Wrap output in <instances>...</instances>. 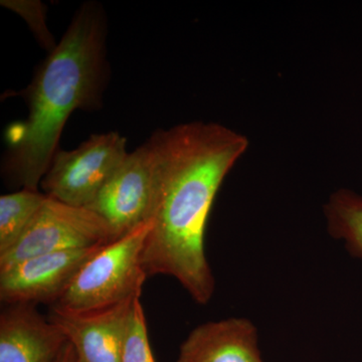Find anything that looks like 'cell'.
Returning a JSON list of instances; mask_svg holds the SVG:
<instances>
[{"mask_svg": "<svg viewBox=\"0 0 362 362\" xmlns=\"http://www.w3.org/2000/svg\"><path fill=\"white\" fill-rule=\"evenodd\" d=\"M156 156V187L145 243L147 275L180 283L197 303L216 288L204 239L214 199L249 147L246 136L216 123L181 124L149 140Z\"/></svg>", "mask_w": 362, "mask_h": 362, "instance_id": "6da1fadb", "label": "cell"}, {"mask_svg": "<svg viewBox=\"0 0 362 362\" xmlns=\"http://www.w3.org/2000/svg\"><path fill=\"white\" fill-rule=\"evenodd\" d=\"M105 23L86 4L26 90L28 116L6 130V173L25 189L37 190L69 117L98 101L105 71Z\"/></svg>", "mask_w": 362, "mask_h": 362, "instance_id": "7a4b0ae2", "label": "cell"}, {"mask_svg": "<svg viewBox=\"0 0 362 362\" xmlns=\"http://www.w3.org/2000/svg\"><path fill=\"white\" fill-rule=\"evenodd\" d=\"M151 226V221H144L100 247L54 305L71 312H90L141 296L148 277L143 266V252Z\"/></svg>", "mask_w": 362, "mask_h": 362, "instance_id": "3957f363", "label": "cell"}, {"mask_svg": "<svg viewBox=\"0 0 362 362\" xmlns=\"http://www.w3.org/2000/svg\"><path fill=\"white\" fill-rule=\"evenodd\" d=\"M118 132L90 136L71 151L58 150L40 185L45 194L65 204L88 207L128 156Z\"/></svg>", "mask_w": 362, "mask_h": 362, "instance_id": "277c9868", "label": "cell"}, {"mask_svg": "<svg viewBox=\"0 0 362 362\" xmlns=\"http://www.w3.org/2000/svg\"><path fill=\"white\" fill-rule=\"evenodd\" d=\"M110 240V228L99 214L47 195L21 239L0 254V271L40 255L99 246Z\"/></svg>", "mask_w": 362, "mask_h": 362, "instance_id": "5b68a950", "label": "cell"}, {"mask_svg": "<svg viewBox=\"0 0 362 362\" xmlns=\"http://www.w3.org/2000/svg\"><path fill=\"white\" fill-rule=\"evenodd\" d=\"M156 187V156L149 141L128 154L88 206L110 228L112 240L148 221Z\"/></svg>", "mask_w": 362, "mask_h": 362, "instance_id": "8992f818", "label": "cell"}, {"mask_svg": "<svg viewBox=\"0 0 362 362\" xmlns=\"http://www.w3.org/2000/svg\"><path fill=\"white\" fill-rule=\"evenodd\" d=\"M103 245L40 255L0 271L2 303L56 304L86 262Z\"/></svg>", "mask_w": 362, "mask_h": 362, "instance_id": "52a82bcc", "label": "cell"}, {"mask_svg": "<svg viewBox=\"0 0 362 362\" xmlns=\"http://www.w3.org/2000/svg\"><path fill=\"white\" fill-rule=\"evenodd\" d=\"M135 298L90 312H71L52 305L47 318L71 343L78 362H121L124 333Z\"/></svg>", "mask_w": 362, "mask_h": 362, "instance_id": "ba28073f", "label": "cell"}, {"mask_svg": "<svg viewBox=\"0 0 362 362\" xmlns=\"http://www.w3.org/2000/svg\"><path fill=\"white\" fill-rule=\"evenodd\" d=\"M68 342L35 305H6L0 315V362H57Z\"/></svg>", "mask_w": 362, "mask_h": 362, "instance_id": "9c48e42d", "label": "cell"}, {"mask_svg": "<svg viewBox=\"0 0 362 362\" xmlns=\"http://www.w3.org/2000/svg\"><path fill=\"white\" fill-rule=\"evenodd\" d=\"M176 362H264L251 321L228 318L197 326L181 344Z\"/></svg>", "mask_w": 362, "mask_h": 362, "instance_id": "30bf717a", "label": "cell"}, {"mask_svg": "<svg viewBox=\"0 0 362 362\" xmlns=\"http://www.w3.org/2000/svg\"><path fill=\"white\" fill-rule=\"evenodd\" d=\"M327 230L341 240L352 256L362 259V197L349 189H339L324 206Z\"/></svg>", "mask_w": 362, "mask_h": 362, "instance_id": "8fae6325", "label": "cell"}, {"mask_svg": "<svg viewBox=\"0 0 362 362\" xmlns=\"http://www.w3.org/2000/svg\"><path fill=\"white\" fill-rule=\"evenodd\" d=\"M47 199L39 190L21 188L0 197V254L16 244Z\"/></svg>", "mask_w": 362, "mask_h": 362, "instance_id": "7c38bea8", "label": "cell"}, {"mask_svg": "<svg viewBox=\"0 0 362 362\" xmlns=\"http://www.w3.org/2000/svg\"><path fill=\"white\" fill-rule=\"evenodd\" d=\"M141 297L135 298L129 316L121 352V362H156L150 346L146 318Z\"/></svg>", "mask_w": 362, "mask_h": 362, "instance_id": "4fadbf2b", "label": "cell"}, {"mask_svg": "<svg viewBox=\"0 0 362 362\" xmlns=\"http://www.w3.org/2000/svg\"><path fill=\"white\" fill-rule=\"evenodd\" d=\"M2 6L16 11L25 18L30 30L35 33L40 44L51 52L54 47L52 37L45 23V6L40 1H23V0H4Z\"/></svg>", "mask_w": 362, "mask_h": 362, "instance_id": "5bb4252c", "label": "cell"}, {"mask_svg": "<svg viewBox=\"0 0 362 362\" xmlns=\"http://www.w3.org/2000/svg\"><path fill=\"white\" fill-rule=\"evenodd\" d=\"M57 362H78L75 350H74L71 343L66 342V344L65 345V347H64L63 350H62L61 354H59Z\"/></svg>", "mask_w": 362, "mask_h": 362, "instance_id": "9a60e30c", "label": "cell"}, {"mask_svg": "<svg viewBox=\"0 0 362 362\" xmlns=\"http://www.w3.org/2000/svg\"></svg>", "mask_w": 362, "mask_h": 362, "instance_id": "2e32d148", "label": "cell"}]
</instances>
